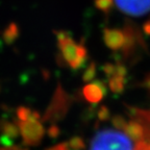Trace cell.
Wrapping results in <instances>:
<instances>
[{"label": "cell", "instance_id": "cell-1", "mask_svg": "<svg viewBox=\"0 0 150 150\" xmlns=\"http://www.w3.org/2000/svg\"><path fill=\"white\" fill-rule=\"evenodd\" d=\"M90 150H134V146L130 137L121 129L105 128L95 134Z\"/></svg>", "mask_w": 150, "mask_h": 150}, {"label": "cell", "instance_id": "cell-2", "mask_svg": "<svg viewBox=\"0 0 150 150\" xmlns=\"http://www.w3.org/2000/svg\"><path fill=\"white\" fill-rule=\"evenodd\" d=\"M59 47L62 55L72 69H79L87 59V50L83 45L76 43L67 33H59L57 35Z\"/></svg>", "mask_w": 150, "mask_h": 150}, {"label": "cell", "instance_id": "cell-3", "mask_svg": "<svg viewBox=\"0 0 150 150\" xmlns=\"http://www.w3.org/2000/svg\"><path fill=\"white\" fill-rule=\"evenodd\" d=\"M20 131L27 144H35L42 139L44 129L40 122V117L27 108L19 110Z\"/></svg>", "mask_w": 150, "mask_h": 150}, {"label": "cell", "instance_id": "cell-4", "mask_svg": "<svg viewBox=\"0 0 150 150\" xmlns=\"http://www.w3.org/2000/svg\"><path fill=\"white\" fill-rule=\"evenodd\" d=\"M116 6L129 16L140 17L150 12V0H110Z\"/></svg>", "mask_w": 150, "mask_h": 150}, {"label": "cell", "instance_id": "cell-5", "mask_svg": "<svg viewBox=\"0 0 150 150\" xmlns=\"http://www.w3.org/2000/svg\"><path fill=\"white\" fill-rule=\"evenodd\" d=\"M106 89L103 86V83L99 81L92 82L87 84L83 88V96L88 101L92 103H97L101 101L103 96L105 95Z\"/></svg>", "mask_w": 150, "mask_h": 150}, {"label": "cell", "instance_id": "cell-6", "mask_svg": "<svg viewBox=\"0 0 150 150\" xmlns=\"http://www.w3.org/2000/svg\"><path fill=\"white\" fill-rule=\"evenodd\" d=\"M104 42L112 50H118L126 43V35L118 29H106L104 31Z\"/></svg>", "mask_w": 150, "mask_h": 150}, {"label": "cell", "instance_id": "cell-7", "mask_svg": "<svg viewBox=\"0 0 150 150\" xmlns=\"http://www.w3.org/2000/svg\"><path fill=\"white\" fill-rule=\"evenodd\" d=\"M124 131L130 137L131 139H134L137 142H141V141L147 140L148 136H149V132H147L146 128L138 122H128L124 126Z\"/></svg>", "mask_w": 150, "mask_h": 150}, {"label": "cell", "instance_id": "cell-8", "mask_svg": "<svg viewBox=\"0 0 150 150\" xmlns=\"http://www.w3.org/2000/svg\"><path fill=\"white\" fill-rule=\"evenodd\" d=\"M125 74H126V70L123 66H118L116 67L115 73L110 76V89L115 93H120L123 91L125 87Z\"/></svg>", "mask_w": 150, "mask_h": 150}, {"label": "cell", "instance_id": "cell-9", "mask_svg": "<svg viewBox=\"0 0 150 150\" xmlns=\"http://www.w3.org/2000/svg\"><path fill=\"white\" fill-rule=\"evenodd\" d=\"M95 74H96V67H95V65H91L89 68L86 70V72H84V74H83L84 81H90V80H92V78L95 76Z\"/></svg>", "mask_w": 150, "mask_h": 150}, {"label": "cell", "instance_id": "cell-10", "mask_svg": "<svg viewBox=\"0 0 150 150\" xmlns=\"http://www.w3.org/2000/svg\"><path fill=\"white\" fill-rule=\"evenodd\" d=\"M70 146L72 148H74L75 150H79L83 147V143H82V141L79 138H74L71 140Z\"/></svg>", "mask_w": 150, "mask_h": 150}, {"label": "cell", "instance_id": "cell-11", "mask_svg": "<svg viewBox=\"0 0 150 150\" xmlns=\"http://www.w3.org/2000/svg\"><path fill=\"white\" fill-rule=\"evenodd\" d=\"M134 150H150V142L149 141H141L134 147Z\"/></svg>", "mask_w": 150, "mask_h": 150}, {"label": "cell", "instance_id": "cell-12", "mask_svg": "<svg viewBox=\"0 0 150 150\" xmlns=\"http://www.w3.org/2000/svg\"><path fill=\"white\" fill-rule=\"evenodd\" d=\"M108 116H110V112L106 108H101L99 110V118L101 120H106L108 119Z\"/></svg>", "mask_w": 150, "mask_h": 150}, {"label": "cell", "instance_id": "cell-13", "mask_svg": "<svg viewBox=\"0 0 150 150\" xmlns=\"http://www.w3.org/2000/svg\"><path fill=\"white\" fill-rule=\"evenodd\" d=\"M146 86L150 89V76L147 78V80H146Z\"/></svg>", "mask_w": 150, "mask_h": 150}, {"label": "cell", "instance_id": "cell-14", "mask_svg": "<svg viewBox=\"0 0 150 150\" xmlns=\"http://www.w3.org/2000/svg\"><path fill=\"white\" fill-rule=\"evenodd\" d=\"M0 150H20V149H0Z\"/></svg>", "mask_w": 150, "mask_h": 150}]
</instances>
